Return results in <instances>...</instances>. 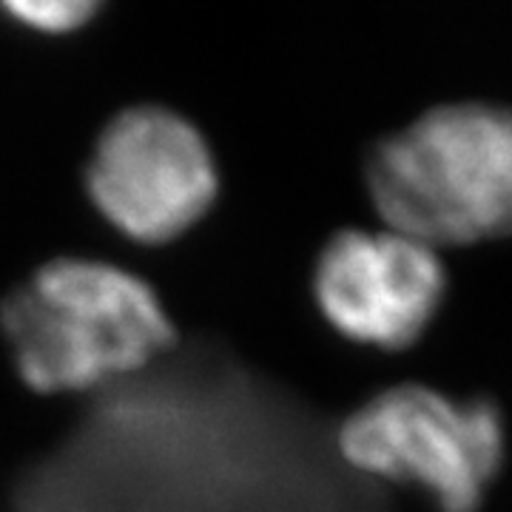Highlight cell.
Returning <instances> with one entry per match:
<instances>
[{
    "label": "cell",
    "mask_w": 512,
    "mask_h": 512,
    "mask_svg": "<svg viewBox=\"0 0 512 512\" xmlns=\"http://www.w3.org/2000/svg\"><path fill=\"white\" fill-rule=\"evenodd\" d=\"M450 276L441 251L393 228H345L313 265V299L348 342L379 350L416 345L436 322Z\"/></svg>",
    "instance_id": "5"
},
{
    "label": "cell",
    "mask_w": 512,
    "mask_h": 512,
    "mask_svg": "<svg viewBox=\"0 0 512 512\" xmlns=\"http://www.w3.org/2000/svg\"><path fill=\"white\" fill-rule=\"evenodd\" d=\"M336 444L353 470L419 487L439 512H478L507 461V419L490 396L407 382L359 404Z\"/></svg>",
    "instance_id": "3"
},
{
    "label": "cell",
    "mask_w": 512,
    "mask_h": 512,
    "mask_svg": "<svg viewBox=\"0 0 512 512\" xmlns=\"http://www.w3.org/2000/svg\"><path fill=\"white\" fill-rule=\"evenodd\" d=\"M365 185L384 228L436 251L512 237V106L421 111L373 146Z\"/></svg>",
    "instance_id": "1"
},
{
    "label": "cell",
    "mask_w": 512,
    "mask_h": 512,
    "mask_svg": "<svg viewBox=\"0 0 512 512\" xmlns=\"http://www.w3.org/2000/svg\"><path fill=\"white\" fill-rule=\"evenodd\" d=\"M20 379L40 393L89 390L148 365L174 342L171 319L140 276L97 259H55L0 305Z\"/></svg>",
    "instance_id": "2"
},
{
    "label": "cell",
    "mask_w": 512,
    "mask_h": 512,
    "mask_svg": "<svg viewBox=\"0 0 512 512\" xmlns=\"http://www.w3.org/2000/svg\"><path fill=\"white\" fill-rule=\"evenodd\" d=\"M86 188L106 220L134 242L185 234L214 205L220 177L202 134L177 111L134 106L103 128Z\"/></svg>",
    "instance_id": "4"
},
{
    "label": "cell",
    "mask_w": 512,
    "mask_h": 512,
    "mask_svg": "<svg viewBox=\"0 0 512 512\" xmlns=\"http://www.w3.org/2000/svg\"><path fill=\"white\" fill-rule=\"evenodd\" d=\"M0 9L23 26L46 35L80 29L100 12V6L92 0H9Z\"/></svg>",
    "instance_id": "6"
}]
</instances>
